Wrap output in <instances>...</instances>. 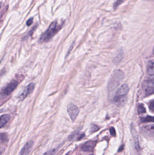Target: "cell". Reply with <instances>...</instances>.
Masks as SVG:
<instances>
[{
    "label": "cell",
    "instance_id": "cell-1",
    "mask_svg": "<svg viewBox=\"0 0 154 155\" xmlns=\"http://www.w3.org/2000/svg\"><path fill=\"white\" fill-rule=\"evenodd\" d=\"M123 72L121 70H116L110 77L108 85V93H111L118 86L124 78Z\"/></svg>",
    "mask_w": 154,
    "mask_h": 155
},
{
    "label": "cell",
    "instance_id": "cell-2",
    "mask_svg": "<svg viewBox=\"0 0 154 155\" xmlns=\"http://www.w3.org/2000/svg\"><path fill=\"white\" fill-rule=\"evenodd\" d=\"M61 28V25H59L57 22H53L50 24L47 31L41 35L40 41L41 42H48Z\"/></svg>",
    "mask_w": 154,
    "mask_h": 155
},
{
    "label": "cell",
    "instance_id": "cell-3",
    "mask_svg": "<svg viewBox=\"0 0 154 155\" xmlns=\"http://www.w3.org/2000/svg\"><path fill=\"white\" fill-rule=\"evenodd\" d=\"M129 87L127 84H123L117 91L114 98V101L116 103H119L122 98L128 93Z\"/></svg>",
    "mask_w": 154,
    "mask_h": 155
},
{
    "label": "cell",
    "instance_id": "cell-4",
    "mask_svg": "<svg viewBox=\"0 0 154 155\" xmlns=\"http://www.w3.org/2000/svg\"><path fill=\"white\" fill-rule=\"evenodd\" d=\"M142 88L145 95H151L154 93V80H145L142 85Z\"/></svg>",
    "mask_w": 154,
    "mask_h": 155
},
{
    "label": "cell",
    "instance_id": "cell-5",
    "mask_svg": "<svg viewBox=\"0 0 154 155\" xmlns=\"http://www.w3.org/2000/svg\"><path fill=\"white\" fill-rule=\"evenodd\" d=\"M18 82L16 81H13L10 83L6 87L4 88L1 92V96L3 97L8 96L17 87Z\"/></svg>",
    "mask_w": 154,
    "mask_h": 155
},
{
    "label": "cell",
    "instance_id": "cell-6",
    "mask_svg": "<svg viewBox=\"0 0 154 155\" xmlns=\"http://www.w3.org/2000/svg\"><path fill=\"white\" fill-rule=\"evenodd\" d=\"M67 112L72 121L74 122L79 113V110L77 106L73 103H70L67 107Z\"/></svg>",
    "mask_w": 154,
    "mask_h": 155
},
{
    "label": "cell",
    "instance_id": "cell-7",
    "mask_svg": "<svg viewBox=\"0 0 154 155\" xmlns=\"http://www.w3.org/2000/svg\"><path fill=\"white\" fill-rule=\"evenodd\" d=\"M97 141H91L86 142L81 146V150L85 152H92L95 149Z\"/></svg>",
    "mask_w": 154,
    "mask_h": 155
},
{
    "label": "cell",
    "instance_id": "cell-8",
    "mask_svg": "<svg viewBox=\"0 0 154 155\" xmlns=\"http://www.w3.org/2000/svg\"><path fill=\"white\" fill-rule=\"evenodd\" d=\"M35 87V84L34 83H29V85L25 88L22 94L20 95V99L21 101L24 100L29 94L32 92Z\"/></svg>",
    "mask_w": 154,
    "mask_h": 155
},
{
    "label": "cell",
    "instance_id": "cell-9",
    "mask_svg": "<svg viewBox=\"0 0 154 155\" xmlns=\"http://www.w3.org/2000/svg\"><path fill=\"white\" fill-rule=\"evenodd\" d=\"M33 144V141H32L27 142L26 144L23 147L19 155H28L31 150Z\"/></svg>",
    "mask_w": 154,
    "mask_h": 155
},
{
    "label": "cell",
    "instance_id": "cell-10",
    "mask_svg": "<svg viewBox=\"0 0 154 155\" xmlns=\"http://www.w3.org/2000/svg\"><path fill=\"white\" fill-rule=\"evenodd\" d=\"M147 73L149 75L154 76V61H149L147 65Z\"/></svg>",
    "mask_w": 154,
    "mask_h": 155
},
{
    "label": "cell",
    "instance_id": "cell-11",
    "mask_svg": "<svg viewBox=\"0 0 154 155\" xmlns=\"http://www.w3.org/2000/svg\"><path fill=\"white\" fill-rule=\"evenodd\" d=\"M11 118V116L8 114H5L2 115L1 117V122H0V127L1 128H2L4 127L6 124L7 123V122L9 121Z\"/></svg>",
    "mask_w": 154,
    "mask_h": 155
},
{
    "label": "cell",
    "instance_id": "cell-12",
    "mask_svg": "<svg viewBox=\"0 0 154 155\" xmlns=\"http://www.w3.org/2000/svg\"><path fill=\"white\" fill-rule=\"evenodd\" d=\"M145 131L154 134V124H150L145 125L144 126L143 128Z\"/></svg>",
    "mask_w": 154,
    "mask_h": 155
},
{
    "label": "cell",
    "instance_id": "cell-13",
    "mask_svg": "<svg viewBox=\"0 0 154 155\" xmlns=\"http://www.w3.org/2000/svg\"><path fill=\"white\" fill-rule=\"evenodd\" d=\"M141 123H149V122H154V117L147 116V117H143L140 118Z\"/></svg>",
    "mask_w": 154,
    "mask_h": 155
},
{
    "label": "cell",
    "instance_id": "cell-14",
    "mask_svg": "<svg viewBox=\"0 0 154 155\" xmlns=\"http://www.w3.org/2000/svg\"><path fill=\"white\" fill-rule=\"evenodd\" d=\"M1 144H6L8 141V136L6 133H1L0 136Z\"/></svg>",
    "mask_w": 154,
    "mask_h": 155
},
{
    "label": "cell",
    "instance_id": "cell-15",
    "mask_svg": "<svg viewBox=\"0 0 154 155\" xmlns=\"http://www.w3.org/2000/svg\"><path fill=\"white\" fill-rule=\"evenodd\" d=\"M138 112L139 114H143L146 112V110H145V108L143 104H139L138 107Z\"/></svg>",
    "mask_w": 154,
    "mask_h": 155
},
{
    "label": "cell",
    "instance_id": "cell-16",
    "mask_svg": "<svg viewBox=\"0 0 154 155\" xmlns=\"http://www.w3.org/2000/svg\"><path fill=\"white\" fill-rule=\"evenodd\" d=\"M125 1V0H117L113 5V8L114 10H116L118 6H120L121 4Z\"/></svg>",
    "mask_w": 154,
    "mask_h": 155
},
{
    "label": "cell",
    "instance_id": "cell-17",
    "mask_svg": "<svg viewBox=\"0 0 154 155\" xmlns=\"http://www.w3.org/2000/svg\"><path fill=\"white\" fill-rule=\"evenodd\" d=\"M99 129H100V128H98L96 125L92 124L91 126V132L92 133H95V132L98 131Z\"/></svg>",
    "mask_w": 154,
    "mask_h": 155
},
{
    "label": "cell",
    "instance_id": "cell-18",
    "mask_svg": "<svg viewBox=\"0 0 154 155\" xmlns=\"http://www.w3.org/2000/svg\"><path fill=\"white\" fill-rule=\"evenodd\" d=\"M56 152V150L54 149L48 151L47 152L44 153L43 155H53L54 153Z\"/></svg>",
    "mask_w": 154,
    "mask_h": 155
},
{
    "label": "cell",
    "instance_id": "cell-19",
    "mask_svg": "<svg viewBox=\"0 0 154 155\" xmlns=\"http://www.w3.org/2000/svg\"><path fill=\"white\" fill-rule=\"evenodd\" d=\"M110 134L113 136H116V131H115V128L113 127H111L109 129Z\"/></svg>",
    "mask_w": 154,
    "mask_h": 155
},
{
    "label": "cell",
    "instance_id": "cell-20",
    "mask_svg": "<svg viewBox=\"0 0 154 155\" xmlns=\"http://www.w3.org/2000/svg\"><path fill=\"white\" fill-rule=\"evenodd\" d=\"M149 108L151 111L154 112V100L150 102V103Z\"/></svg>",
    "mask_w": 154,
    "mask_h": 155
},
{
    "label": "cell",
    "instance_id": "cell-21",
    "mask_svg": "<svg viewBox=\"0 0 154 155\" xmlns=\"http://www.w3.org/2000/svg\"><path fill=\"white\" fill-rule=\"evenodd\" d=\"M33 18H31L30 19H29L26 22V25L27 26H30L32 24L33 22Z\"/></svg>",
    "mask_w": 154,
    "mask_h": 155
},
{
    "label": "cell",
    "instance_id": "cell-22",
    "mask_svg": "<svg viewBox=\"0 0 154 155\" xmlns=\"http://www.w3.org/2000/svg\"><path fill=\"white\" fill-rule=\"evenodd\" d=\"M124 145L123 144L122 146H120V147H119V149H118V152H121V151H123V150H124Z\"/></svg>",
    "mask_w": 154,
    "mask_h": 155
},
{
    "label": "cell",
    "instance_id": "cell-23",
    "mask_svg": "<svg viewBox=\"0 0 154 155\" xmlns=\"http://www.w3.org/2000/svg\"><path fill=\"white\" fill-rule=\"evenodd\" d=\"M152 53H153V55H154V47L153 48V50H152Z\"/></svg>",
    "mask_w": 154,
    "mask_h": 155
},
{
    "label": "cell",
    "instance_id": "cell-24",
    "mask_svg": "<svg viewBox=\"0 0 154 155\" xmlns=\"http://www.w3.org/2000/svg\"><path fill=\"white\" fill-rule=\"evenodd\" d=\"M149 1H152V2H154V0H148Z\"/></svg>",
    "mask_w": 154,
    "mask_h": 155
}]
</instances>
